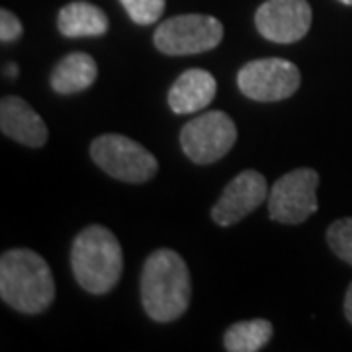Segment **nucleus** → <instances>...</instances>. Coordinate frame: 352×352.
<instances>
[{
	"label": "nucleus",
	"mask_w": 352,
	"mask_h": 352,
	"mask_svg": "<svg viewBox=\"0 0 352 352\" xmlns=\"http://www.w3.org/2000/svg\"><path fill=\"white\" fill-rule=\"evenodd\" d=\"M192 280L184 258L173 249H159L145 261L141 272V302L157 323H170L186 314Z\"/></svg>",
	"instance_id": "obj_1"
},
{
	"label": "nucleus",
	"mask_w": 352,
	"mask_h": 352,
	"mask_svg": "<svg viewBox=\"0 0 352 352\" xmlns=\"http://www.w3.org/2000/svg\"><path fill=\"white\" fill-rule=\"evenodd\" d=\"M0 298L25 315L45 311L55 300V280L43 256L32 249H12L0 258Z\"/></svg>",
	"instance_id": "obj_2"
},
{
	"label": "nucleus",
	"mask_w": 352,
	"mask_h": 352,
	"mask_svg": "<svg viewBox=\"0 0 352 352\" xmlns=\"http://www.w3.org/2000/svg\"><path fill=\"white\" fill-rule=\"evenodd\" d=\"M71 268L78 286L88 294H108L124 270V252L118 237L104 226L85 227L73 243Z\"/></svg>",
	"instance_id": "obj_3"
},
{
	"label": "nucleus",
	"mask_w": 352,
	"mask_h": 352,
	"mask_svg": "<svg viewBox=\"0 0 352 352\" xmlns=\"http://www.w3.org/2000/svg\"><path fill=\"white\" fill-rule=\"evenodd\" d=\"M90 157L106 175L129 184L149 182L159 163L141 143L126 135L106 133L90 143Z\"/></svg>",
	"instance_id": "obj_4"
},
{
	"label": "nucleus",
	"mask_w": 352,
	"mask_h": 352,
	"mask_svg": "<svg viewBox=\"0 0 352 352\" xmlns=\"http://www.w3.org/2000/svg\"><path fill=\"white\" fill-rule=\"evenodd\" d=\"M223 39V24L208 14H182L164 20L153 41L164 55H194L217 47Z\"/></svg>",
	"instance_id": "obj_5"
},
{
	"label": "nucleus",
	"mask_w": 352,
	"mask_h": 352,
	"mask_svg": "<svg viewBox=\"0 0 352 352\" xmlns=\"http://www.w3.org/2000/svg\"><path fill=\"white\" fill-rule=\"evenodd\" d=\"M237 141V126L226 112L212 110L194 118L180 131V147L196 164L223 159Z\"/></svg>",
	"instance_id": "obj_6"
},
{
	"label": "nucleus",
	"mask_w": 352,
	"mask_h": 352,
	"mask_svg": "<svg viewBox=\"0 0 352 352\" xmlns=\"http://www.w3.org/2000/svg\"><path fill=\"white\" fill-rule=\"evenodd\" d=\"M319 175L314 168H296L280 176L268 194V214L278 223L298 226L317 212Z\"/></svg>",
	"instance_id": "obj_7"
},
{
	"label": "nucleus",
	"mask_w": 352,
	"mask_h": 352,
	"mask_svg": "<svg viewBox=\"0 0 352 352\" xmlns=\"http://www.w3.org/2000/svg\"><path fill=\"white\" fill-rule=\"evenodd\" d=\"M237 85L251 100L278 102L289 98L300 88L302 73L286 59H256L241 69Z\"/></svg>",
	"instance_id": "obj_8"
},
{
	"label": "nucleus",
	"mask_w": 352,
	"mask_h": 352,
	"mask_svg": "<svg viewBox=\"0 0 352 352\" xmlns=\"http://www.w3.org/2000/svg\"><path fill=\"white\" fill-rule=\"evenodd\" d=\"M261 36L274 43H294L311 28V6L307 0H266L254 14Z\"/></svg>",
	"instance_id": "obj_9"
},
{
	"label": "nucleus",
	"mask_w": 352,
	"mask_h": 352,
	"mask_svg": "<svg viewBox=\"0 0 352 352\" xmlns=\"http://www.w3.org/2000/svg\"><path fill=\"white\" fill-rule=\"evenodd\" d=\"M266 178L256 170H243L235 176L212 210V219L217 226L229 227L239 223L243 217L252 214L268 198Z\"/></svg>",
	"instance_id": "obj_10"
},
{
	"label": "nucleus",
	"mask_w": 352,
	"mask_h": 352,
	"mask_svg": "<svg viewBox=\"0 0 352 352\" xmlns=\"http://www.w3.org/2000/svg\"><path fill=\"white\" fill-rule=\"evenodd\" d=\"M0 129L6 138L25 147H43L47 141V126L24 98L4 96L0 102Z\"/></svg>",
	"instance_id": "obj_11"
},
{
	"label": "nucleus",
	"mask_w": 352,
	"mask_h": 352,
	"mask_svg": "<svg viewBox=\"0 0 352 352\" xmlns=\"http://www.w3.org/2000/svg\"><path fill=\"white\" fill-rule=\"evenodd\" d=\"M215 78L204 69H188L168 90V106L175 113H194L208 108L215 98Z\"/></svg>",
	"instance_id": "obj_12"
},
{
	"label": "nucleus",
	"mask_w": 352,
	"mask_h": 352,
	"mask_svg": "<svg viewBox=\"0 0 352 352\" xmlns=\"http://www.w3.org/2000/svg\"><path fill=\"white\" fill-rule=\"evenodd\" d=\"M96 76H98V67L94 57L82 51H76L55 65L51 73V88L57 94H76L92 87Z\"/></svg>",
	"instance_id": "obj_13"
},
{
	"label": "nucleus",
	"mask_w": 352,
	"mask_h": 352,
	"mask_svg": "<svg viewBox=\"0 0 352 352\" xmlns=\"http://www.w3.org/2000/svg\"><path fill=\"white\" fill-rule=\"evenodd\" d=\"M108 16L90 2H71L57 16V28L65 38L104 36L108 32Z\"/></svg>",
	"instance_id": "obj_14"
},
{
	"label": "nucleus",
	"mask_w": 352,
	"mask_h": 352,
	"mask_svg": "<svg viewBox=\"0 0 352 352\" xmlns=\"http://www.w3.org/2000/svg\"><path fill=\"white\" fill-rule=\"evenodd\" d=\"M274 327L268 319H251L233 323L223 335V346L229 352H256L272 339Z\"/></svg>",
	"instance_id": "obj_15"
},
{
	"label": "nucleus",
	"mask_w": 352,
	"mask_h": 352,
	"mask_svg": "<svg viewBox=\"0 0 352 352\" xmlns=\"http://www.w3.org/2000/svg\"><path fill=\"white\" fill-rule=\"evenodd\" d=\"M327 243L340 261L352 266V217H342L327 229Z\"/></svg>",
	"instance_id": "obj_16"
},
{
	"label": "nucleus",
	"mask_w": 352,
	"mask_h": 352,
	"mask_svg": "<svg viewBox=\"0 0 352 352\" xmlns=\"http://www.w3.org/2000/svg\"><path fill=\"white\" fill-rule=\"evenodd\" d=\"M129 14V18L139 25H149L157 22L164 12V0H120Z\"/></svg>",
	"instance_id": "obj_17"
},
{
	"label": "nucleus",
	"mask_w": 352,
	"mask_h": 352,
	"mask_svg": "<svg viewBox=\"0 0 352 352\" xmlns=\"http://www.w3.org/2000/svg\"><path fill=\"white\" fill-rule=\"evenodd\" d=\"M22 32H24V25L12 12H8V10L0 12V39H2V43H12L16 39H20Z\"/></svg>",
	"instance_id": "obj_18"
},
{
	"label": "nucleus",
	"mask_w": 352,
	"mask_h": 352,
	"mask_svg": "<svg viewBox=\"0 0 352 352\" xmlns=\"http://www.w3.org/2000/svg\"><path fill=\"white\" fill-rule=\"evenodd\" d=\"M344 315H346L349 323L352 325V282L349 289H346V296H344Z\"/></svg>",
	"instance_id": "obj_19"
},
{
	"label": "nucleus",
	"mask_w": 352,
	"mask_h": 352,
	"mask_svg": "<svg viewBox=\"0 0 352 352\" xmlns=\"http://www.w3.org/2000/svg\"><path fill=\"white\" fill-rule=\"evenodd\" d=\"M4 73H6V75H8V76H12V78H14V76L18 75V67H16V65H14V63H10V65H8V67H6V69H4Z\"/></svg>",
	"instance_id": "obj_20"
},
{
	"label": "nucleus",
	"mask_w": 352,
	"mask_h": 352,
	"mask_svg": "<svg viewBox=\"0 0 352 352\" xmlns=\"http://www.w3.org/2000/svg\"><path fill=\"white\" fill-rule=\"evenodd\" d=\"M342 4H349V6H352V0H340Z\"/></svg>",
	"instance_id": "obj_21"
}]
</instances>
